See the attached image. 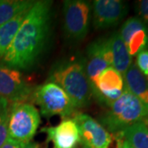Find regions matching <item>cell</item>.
I'll return each instance as SVG.
<instances>
[{
    "instance_id": "cell-1",
    "label": "cell",
    "mask_w": 148,
    "mask_h": 148,
    "mask_svg": "<svg viewBox=\"0 0 148 148\" xmlns=\"http://www.w3.org/2000/svg\"><path fill=\"white\" fill-rule=\"evenodd\" d=\"M51 6V1L35 2L3 58L5 65L16 70L35 65L47 42Z\"/></svg>"
},
{
    "instance_id": "cell-2",
    "label": "cell",
    "mask_w": 148,
    "mask_h": 148,
    "mask_svg": "<svg viewBox=\"0 0 148 148\" xmlns=\"http://www.w3.org/2000/svg\"><path fill=\"white\" fill-rule=\"evenodd\" d=\"M49 80L67 93L76 109L90 103L92 90L83 63L73 61L59 64L50 74Z\"/></svg>"
},
{
    "instance_id": "cell-3",
    "label": "cell",
    "mask_w": 148,
    "mask_h": 148,
    "mask_svg": "<svg viewBox=\"0 0 148 148\" xmlns=\"http://www.w3.org/2000/svg\"><path fill=\"white\" fill-rule=\"evenodd\" d=\"M110 109L101 118V123L112 133L124 130L148 117V107L124 87L121 96L114 101Z\"/></svg>"
},
{
    "instance_id": "cell-4",
    "label": "cell",
    "mask_w": 148,
    "mask_h": 148,
    "mask_svg": "<svg viewBox=\"0 0 148 148\" xmlns=\"http://www.w3.org/2000/svg\"><path fill=\"white\" fill-rule=\"evenodd\" d=\"M40 123V113L33 105L25 102L12 104L8 119V138L20 143H29Z\"/></svg>"
},
{
    "instance_id": "cell-5",
    "label": "cell",
    "mask_w": 148,
    "mask_h": 148,
    "mask_svg": "<svg viewBox=\"0 0 148 148\" xmlns=\"http://www.w3.org/2000/svg\"><path fill=\"white\" fill-rule=\"evenodd\" d=\"M32 96L44 116L59 115L65 118L76 114V108L69 95L53 82L36 87L33 90Z\"/></svg>"
},
{
    "instance_id": "cell-6",
    "label": "cell",
    "mask_w": 148,
    "mask_h": 148,
    "mask_svg": "<svg viewBox=\"0 0 148 148\" xmlns=\"http://www.w3.org/2000/svg\"><path fill=\"white\" fill-rule=\"evenodd\" d=\"M90 5L83 0L64 1V31L67 36L76 40H82L89 30Z\"/></svg>"
},
{
    "instance_id": "cell-7",
    "label": "cell",
    "mask_w": 148,
    "mask_h": 148,
    "mask_svg": "<svg viewBox=\"0 0 148 148\" xmlns=\"http://www.w3.org/2000/svg\"><path fill=\"white\" fill-rule=\"evenodd\" d=\"M33 94L31 85L16 69L0 63V95L15 103H23Z\"/></svg>"
},
{
    "instance_id": "cell-8",
    "label": "cell",
    "mask_w": 148,
    "mask_h": 148,
    "mask_svg": "<svg viewBox=\"0 0 148 148\" xmlns=\"http://www.w3.org/2000/svg\"><path fill=\"white\" fill-rule=\"evenodd\" d=\"M80 132V143L83 148H110L112 134L92 117L86 114H75Z\"/></svg>"
},
{
    "instance_id": "cell-9",
    "label": "cell",
    "mask_w": 148,
    "mask_h": 148,
    "mask_svg": "<svg viewBox=\"0 0 148 148\" xmlns=\"http://www.w3.org/2000/svg\"><path fill=\"white\" fill-rule=\"evenodd\" d=\"M92 94L101 102L110 106L123 91V78L116 69L109 67L90 82Z\"/></svg>"
},
{
    "instance_id": "cell-10",
    "label": "cell",
    "mask_w": 148,
    "mask_h": 148,
    "mask_svg": "<svg viewBox=\"0 0 148 148\" xmlns=\"http://www.w3.org/2000/svg\"><path fill=\"white\" fill-rule=\"evenodd\" d=\"M127 12V4L123 1L95 0L93 3V21L98 29L115 26Z\"/></svg>"
},
{
    "instance_id": "cell-11",
    "label": "cell",
    "mask_w": 148,
    "mask_h": 148,
    "mask_svg": "<svg viewBox=\"0 0 148 148\" xmlns=\"http://www.w3.org/2000/svg\"><path fill=\"white\" fill-rule=\"evenodd\" d=\"M113 64V57L107 40L92 42L87 49V61L85 68L90 82L95 79Z\"/></svg>"
},
{
    "instance_id": "cell-12",
    "label": "cell",
    "mask_w": 148,
    "mask_h": 148,
    "mask_svg": "<svg viewBox=\"0 0 148 148\" xmlns=\"http://www.w3.org/2000/svg\"><path fill=\"white\" fill-rule=\"evenodd\" d=\"M42 132H46L53 148H76L80 143L79 128L73 119H64L53 127H44Z\"/></svg>"
},
{
    "instance_id": "cell-13",
    "label": "cell",
    "mask_w": 148,
    "mask_h": 148,
    "mask_svg": "<svg viewBox=\"0 0 148 148\" xmlns=\"http://www.w3.org/2000/svg\"><path fill=\"white\" fill-rule=\"evenodd\" d=\"M113 57V68L124 76L127 69L132 65V57L129 54L125 43L119 33H114L107 39Z\"/></svg>"
},
{
    "instance_id": "cell-14",
    "label": "cell",
    "mask_w": 148,
    "mask_h": 148,
    "mask_svg": "<svg viewBox=\"0 0 148 148\" xmlns=\"http://www.w3.org/2000/svg\"><path fill=\"white\" fill-rule=\"evenodd\" d=\"M125 86L132 95L148 107V85L137 64H132L124 74Z\"/></svg>"
},
{
    "instance_id": "cell-15",
    "label": "cell",
    "mask_w": 148,
    "mask_h": 148,
    "mask_svg": "<svg viewBox=\"0 0 148 148\" xmlns=\"http://www.w3.org/2000/svg\"><path fill=\"white\" fill-rule=\"evenodd\" d=\"M29 10L21 12L10 21L0 26V58H3L5 55L8 49L10 46L14 37L16 36V33L25 20Z\"/></svg>"
},
{
    "instance_id": "cell-16",
    "label": "cell",
    "mask_w": 148,
    "mask_h": 148,
    "mask_svg": "<svg viewBox=\"0 0 148 148\" xmlns=\"http://www.w3.org/2000/svg\"><path fill=\"white\" fill-rule=\"evenodd\" d=\"M121 132L132 148H148V126L144 120L133 123Z\"/></svg>"
},
{
    "instance_id": "cell-17",
    "label": "cell",
    "mask_w": 148,
    "mask_h": 148,
    "mask_svg": "<svg viewBox=\"0 0 148 148\" xmlns=\"http://www.w3.org/2000/svg\"><path fill=\"white\" fill-rule=\"evenodd\" d=\"M36 1L0 0V26L10 21L21 12L29 10Z\"/></svg>"
},
{
    "instance_id": "cell-18",
    "label": "cell",
    "mask_w": 148,
    "mask_h": 148,
    "mask_svg": "<svg viewBox=\"0 0 148 148\" xmlns=\"http://www.w3.org/2000/svg\"><path fill=\"white\" fill-rule=\"evenodd\" d=\"M129 54L134 56L148 49V27L135 32L125 44Z\"/></svg>"
},
{
    "instance_id": "cell-19",
    "label": "cell",
    "mask_w": 148,
    "mask_h": 148,
    "mask_svg": "<svg viewBox=\"0 0 148 148\" xmlns=\"http://www.w3.org/2000/svg\"><path fill=\"white\" fill-rule=\"evenodd\" d=\"M10 109L9 101L0 96V147L8 138V119Z\"/></svg>"
},
{
    "instance_id": "cell-20",
    "label": "cell",
    "mask_w": 148,
    "mask_h": 148,
    "mask_svg": "<svg viewBox=\"0 0 148 148\" xmlns=\"http://www.w3.org/2000/svg\"><path fill=\"white\" fill-rule=\"evenodd\" d=\"M146 27V24L139 17H131L123 23L119 35L123 39V42L126 44L128 39L134 32Z\"/></svg>"
},
{
    "instance_id": "cell-21",
    "label": "cell",
    "mask_w": 148,
    "mask_h": 148,
    "mask_svg": "<svg viewBox=\"0 0 148 148\" xmlns=\"http://www.w3.org/2000/svg\"><path fill=\"white\" fill-rule=\"evenodd\" d=\"M137 66L142 73L148 76V49L138 53L137 56Z\"/></svg>"
},
{
    "instance_id": "cell-22",
    "label": "cell",
    "mask_w": 148,
    "mask_h": 148,
    "mask_svg": "<svg viewBox=\"0 0 148 148\" xmlns=\"http://www.w3.org/2000/svg\"><path fill=\"white\" fill-rule=\"evenodd\" d=\"M138 11L143 20L148 23V0H142L138 2Z\"/></svg>"
},
{
    "instance_id": "cell-23",
    "label": "cell",
    "mask_w": 148,
    "mask_h": 148,
    "mask_svg": "<svg viewBox=\"0 0 148 148\" xmlns=\"http://www.w3.org/2000/svg\"><path fill=\"white\" fill-rule=\"evenodd\" d=\"M0 148H21V146L20 143L8 138L5 143Z\"/></svg>"
},
{
    "instance_id": "cell-24",
    "label": "cell",
    "mask_w": 148,
    "mask_h": 148,
    "mask_svg": "<svg viewBox=\"0 0 148 148\" xmlns=\"http://www.w3.org/2000/svg\"><path fill=\"white\" fill-rule=\"evenodd\" d=\"M21 148H41L40 145L36 143L29 142L27 143H21Z\"/></svg>"
},
{
    "instance_id": "cell-25",
    "label": "cell",
    "mask_w": 148,
    "mask_h": 148,
    "mask_svg": "<svg viewBox=\"0 0 148 148\" xmlns=\"http://www.w3.org/2000/svg\"><path fill=\"white\" fill-rule=\"evenodd\" d=\"M123 148H132L128 143L127 142H126L125 140H124V142H123Z\"/></svg>"
},
{
    "instance_id": "cell-26",
    "label": "cell",
    "mask_w": 148,
    "mask_h": 148,
    "mask_svg": "<svg viewBox=\"0 0 148 148\" xmlns=\"http://www.w3.org/2000/svg\"><path fill=\"white\" fill-rule=\"evenodd\" d=\"M144 121H145V123H147V125L148 126V117L147 118V119H144Z\"/></svg>"
}]
</instances>
